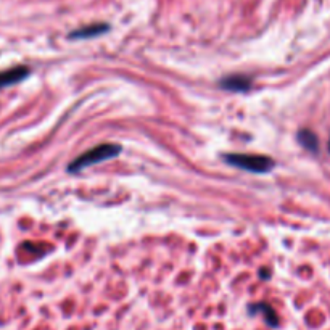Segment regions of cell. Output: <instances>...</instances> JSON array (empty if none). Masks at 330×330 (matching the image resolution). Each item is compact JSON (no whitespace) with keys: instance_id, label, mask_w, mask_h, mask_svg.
I'll use <instances>...</instances> for the list:
<instances>
[{"instance_id":"6da1fadb","label":"cell","mask_w":330,"mask_h":330,"mask_svg":"<svg viewBox=\"0 0 330 330\" xmlns=\"http://www.w3.org/2000/svg\"><path fill=\"white\" fill-rule=\"evenodd\" d=\"M119 153H121V145H118V143H101V145H97L94 148L84 151L74 161H71L69 166H68V171L78 172L81 169H86V168L92 166V164H97V163L115 158Z\"/></svg>"},{"instance_id":"7a4b0ae2","label":"cell","mask_w":330,"mask_h":330,"mask_svg":"<svg viewBox=\"0 0 330 330\" xmlns=\"http://www.w3.org/2000/svg\"><path fill=\"white\" fill-rule=\"evenodd\" d=\"M224 161L229 163L231 166H235L248 172H256V174L269 172L275 166L274 160L269 157H264V155L229 153V155H224Z\"/></svg>"},{"instance_id":"3957f363","label":"cell","mask_w":330,"mask_h":330,"mask_svg":"<svg viewBox=\"0 0 330 330\" xmlns=\"http://www.w3.org/2000/svg\"><path fill=\"white\" fill-rule=\"evenodd\" d=\"M28 76H29V68L28 66H15L12 69L0 71V89L18 84V82H21Z\"/></svg>"},{"instance_id":"277c9868","label":"cell","mask_w":330,"mask_h":330,"mask_svg":"<svg viewBox=\"0 0 330 330\" xmlns=\"http://www.w3.org/2000/svg\"><path fill=\"white\" fill-rule=\"evenodd\" d=\"M221 89L229 90V92H246L251 87V79L248 76H240V74H232V76H225L219 82Z\"/></svg>"},{"instance_id":"5b68a950","label":"cell","mask_w":330,"mask_h":330,"mask_svg":"<svg viewBox=\"0 0 330 330\" xmlns=\"http://www.w3.org/2000/svg\"><path fill=\"white\" fill-rule=\"evenodd\" d=\"M110 29L108 24L105 23H97V24H90V26H86V28H81L78 31H73V33L69 34L71 39H87V37H95L98 34H103L107 33Z\"/></svg>"},{"instance_id":"8992f818","label":"cell","mask_w":330,"mask_h":330,"mask_svg":"<svg viewBox=\"0 0 330 330\" xmlns=\"http://www.w3.org/2000/svg\"><path fill=\"white\" fill-rule=\"evenodd\" d=\"M250 313H263L264 321L267 322L269 327H277L279 325V317H277L274 308L267 303H258V304H251L250 306Z\"/></svg>"},{"instance_id":"52a82bcc","label":"cell","mask_w":330,"mask_h":330,"mask_svg":"<svg viewBox=\"0 0 330 330\" xmlns=\"http://www.w3.org/2000/svg\"><path fill=\"white\" fill-rule=\"evenodd\" d=\"M296 137H298V142H300V145L304 147L308 151H311V153L319 151V139L311 129H301L298 132Z\"/></svg>"},{"instance_id":"ba28073f","label":"cell","mask_w":330,"mask_h":330,"mask_svg":"<svg viewBox=\"0 0 330 330\" xmlns=\"http://www.w3.org/2000/svg\"><path fill=\"white\" fill-rule=\"evenodd\" d=\"M328 151H330V140H328Z\"/></svg>"}]
</instances>
